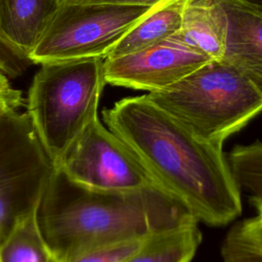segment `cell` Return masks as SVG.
Returning a JSON list of instances; mask_svg holds the SVG:
<instances>
[{
  "label": "cell",
  "mask_w": 262,
  "mask_h": 262,
  "mask_svg": "<svg viewBox=\"0 0 262 262\" xmlns=\"http://www.w3.org/2000/svg\"><path fill=\"white\" fill-rule=\"evenodd\" d=\"M30 63H32L30 59L5 40L0 33V69L5 75L9 79L16 78L27 70Z\"/></svg>",
  "instance_id": "18"
},
{
  "label": "cell",
  "mask_w": 262,
  "mask_h": 262,
  "mask_svg": "<svg viewBox=\"0 0 262 262\" xmlns=\"http://www.w3.org/2000/svg\"><path fill=\"white\" fill-rule=\"evenodd\" d=\"M75 183L96 191L126 193L158 186L133 150L96 118L56 167Z\"/></svg>",
  "instance_id": "7"
},
{
  "label": "cell",
  "mask_w": 262,
  "mask_h": 262,
  "mask_svg": "<svg viewBox=\"0 0 262 262\" xmlns=\"http://www.w3.org/2000/svg\"><path fill=\"white\" fill-rule=\"evenodd\" d=\"M188 0H162L115 45L106 57H118L143 50L180 31Z\"/></svg>",
  "instance_id": "12"
},
{
  "label": "cell",
  "mask_w": 262,
  "mask_h": 262,
  "mask_svg": "<svg viewBox=\"0 0 262 262\" xmlns=\"http://www.w3.org/2000/svg\"><path fill=\"white\" fill-rule=\"evenodd\" d=\"M98 57L41 63L28 93L27 113L55 167L98 118L105 83Z\"/></svg>",
  "instance_id": "4"
},
{
  "label": "cell",
  "mask_w": 262,
  "mask_h": 262,
  "mask_svg": "<svg viewBox=\"0 0 262 262\" xmlns=\"http://www.w3.org/2000/svg\"><path fill=\"white\" fill-rule=\"evenodd\" d=\"M23 103L21 92L11 86L9 78L0 69V116L6 112L18 110Z\"/></svg>",
  "instance_id": "20"
},
{
  "label": "cell",
  "mask_w": 262,
  "mask_h": 262,
  "mask_svg": "<svg viewBox=\"0 0 262 262\" xmlns=\"http://www.w3.org/2000/svg\"><path fill=\"white\" fill-rule=\"evenodd\" d=\"M152 6L60 4L29 55L32 63L105 58Z\"/></svg>",
  "instance_id": "6"
},
{
  "label": "cell",
  "mask_w": 262,
  "mask_h": 262,
  "mask_svg": "<svg viewBox=\"0 0 262 262\" xmlns=\"http://www.w3.org/2000/svg\"><path fill=\"white\" fill-rule=\"evenodd\" d=\"M221 253L224 262L236 260L262 261V244L250 242H235L225 238Z\"/></svg>",
  "instance_id": "19"
},
{
  "label": "cell",
  "mask_w": 262,
  "mask_h": 262,
  "mask_svg": "<svg viewBox=\"0 0 262 262\" xmlns=\"http://www.w3.org/2000/svg\"><path fill=\"white\" fill-rule=\"evenodd\" d=\"M228 19L223 60L262 93V9L236 0H220Z\"/></svg>",
  "instance_id": "9"
},
{
  "label": "cell",
  "mask_w": 262,
  "mask_h": 262,
  "mask_svg": "<svg viewBox=\"0 0 262 262\" xmlns=\"http://www.w3.org/2000/svg\"><path fill=\"white\" fill-rule=\"evenodd\" d=\"M236 1H239V2H242L244 4H247V5H250V6L262 9V0H236Z\"/></svg>",
  "instance_id": "22"
},
{
  "label": "cell",
  "mask_w": 262,
  "mask_h": 262,
  "mask_svg": "<svg viewBox=\"0 0 262 262\" xmlns=\"http://www.w3.org/2000/svg\"><path fill=\"white\" fill-rule=\"evenodd\" d=\"M228 19L220 0H188L178 35L189 47L211 60L225 53Z\"/></svg>",
  "instance_id": "10"
},
{
  "label": "cell",
  "mask_w": 262,
  "mask_h": 262,
  "mask_svg": "<svg viewBox=\"0 0 262 262\" xmlns=\"http://www.w3.org/2000/svg\"><path fill=\"white\" fill-rule=\"evenodd\" d=\"M256 214L234 225L226 238L235 242H250L262 244V198L249 199Z\"/></svg>",
  "instance_id": "17"
},
{
  "label": "cell",
  "mask_w": 262,
  "mask_h": 262,
  "mask_svg": "<svg viewBox=\"0 0 262 262\" xmlns=\"http://www.w3.org/2000/svg\"><path fill=\"white\" fill-rule=\"evenodd\" d=\"M102 119L155 183L199 222L223 226L242 214V191L222 146L201 138L146 94L117 101Z\"/></svg>",
  "instance_id": "1"
},
{
  "label": "cell",
  "mask_w": 262,
  "mask_h": 262,
  "mask_svg": "<svg viewBox=\"0 0 262 262\" xmlns=\"http://www.w3.org/2000/svg\"><path fill=\"white\" fill-rule=\"evenodd\" d=\"M234 262H262V261H258V260H238V261H234Z\"/></svg>",
  "instance_id": "23"
},
{
  "label": "cell",
  "mask_w": 262,
  "mask_h": 262,
  "mask_svg": "<svg viewBox=\"0 0 262 262\" xmlns=\"http://www.w3.org/2000/svg\"><path fill=\"white\" fill-rule=\"evenodd\" d=\"M162 0H59L60 4L80 5H135L154 6Z\"/></svg>",
  "instance_id": "21"
},
{
  "label": "cell",
  "mask_w": 262,
  "mask_h": 262,
  "mask_svg": "<svg viewBox=\"0 0 262 262\" xmlns=\"http://www.w3.org/2000/svg\"><path fill=\"white\" fill-rule=\"evenodd\" d=\"M227 158L242 193L262 198V141L236 145Z\"/></svg>",
  "instance_id": "15"
},
{
  "label": "cell",
  "mask_w": 262,
  "mask_h": 262,
  "mask_svg": "<svg viewBox=\"0 0 262 262\" xmlns=\"http://www.w3.org/2000/svg\"><path fill=\"white\" fill-rule=\"evenodd\" d=\"M146 96L201 138L223 146L262 113V93L225 60H210Z\"/></svg>",
  "instance_id": "3"
},
{
  "label": "cell",
  "mask_w": 262,
  "mask_h": 262,
  "mask_svg": "<svg viewBox=\"0 0 262 262\" xmlns=\"http://www.w3.org/2000/svg\"><path fill=\"white\" fill-rule=\"evenodd\" d=\"M46 243L66 262L92 247L136 237H150L199 222L159 186L112 193L85 188L55 167L37 209Z\"/></svg>",
  "instance_id": "2"
},
{
  "label": "cell",
  "mask_w": 262,
  "mask_h": 262,
  "mask_svg": "<svg viewBox=\"0 0 262 262\" xmlns=\"http://www.w3.org/2000/svg\"><path fill=\"white\" fill-rule=\"evenodd\" d=\"M148 238L136 237L98 245L73 256L66 262H123L139 251Z\"/></svg>",
  "instance_id": "16"
},
{
  "label": "cell",
  "mask_w": 262,
  "mask_h": 262,
  "mask_svg": "<svg viewBox=\"0 0 262 262\" xmlns=\"http://www.w3.org/2000/svg\"><path fill=\"white\" fill-rule=\"evenodd\" d=\"M55 166L28 113L0 116V244L37 212Z\"/></svg>",
  "instance_id": "5"
},
{
  "label": "cell",
  "mask_w": 262,
  "mask_h": 262,
  "mask_svg": "<svg viewBox=\"0 0 262 262\" xmlns=\"http://www.w3.org/2000/svg\"><path fill=\"white\" fill-rule=\"evenodd\" d=\"M0 262H60L42 235L37 212L18 223L0 244Z\"/></svg>",
  "instance_id": "14"
},
{
  "label": "cell",
  "mask_w": 262,
  "mask_h": 262,
  "mask_svg": "<svg viewBox=\"0 0 262 262\" xmlns=\"http://www.w3.org/2000/svg\"><path fill=\"white\" fill-rule=\"evenodd\" d=\"M199 222L156 234L123 262H190L201 243Z\"/></svg>",
  "instance_id": "13"
},
{
  "label": "cell",
  "mask_w": 262,
  "mask_h": 262,
  "mask_svg": "<svg viewBox=\"0 0 262 262\" xmlns=\"http://www.w3.org/2000/svg\"><path fill=\"white\" fill-rule=\"evenodd\" d=\"M186 45L178 33L143 50L103 59L106 84L156 92L191 74L208 61Z\"/></svg>",
  "instance_id": "8"
},
{
  "label": "cell",
  "mask_w": 262,
  "mask_h": 262,
  "mask_svg": "<svg viewBox=\"0 0 262 262\" xmlns=\"http://www.w3.org/2000/svg\"><path fill=\"white\" fill-rule=\"evenodd\" d=\"M59 5V0H0V33L29 58Z\"/></svg>",
  "instance_id": "11"
}]
</instances>
